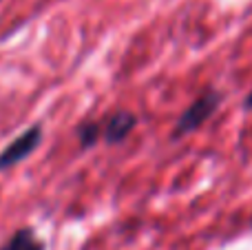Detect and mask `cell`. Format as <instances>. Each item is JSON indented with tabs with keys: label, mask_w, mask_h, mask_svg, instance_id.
<instances>
[{
	"label": "cell",
	"mask_w": 252,
	"mask_h": 250,
	"mask_svg": "<svg viewBox=\"0 0 252 250\" xmlns=\"http://www.w3.org/2000/svg\"><path fill=\"white\" fill-rule=\"evenodd\" d=\"M2 250H44V242L31 228H20L9 237Z\"/></svg>",
	"instance_id": "277c9868"
},
{
	"label": "cell",
	"mask_w": 252,
	"mask_h": 250,
	"mask_svg": "<svg viewBox=\"0 0 252 250\" xmlns=\"http://www.w3.org/2000/svg\"><path fill=\"white\" fill-rule=\"evenodd\" d=\"M135 124H137V118L130 111H118L102 124V137L109 144H120L133 133Z\"/></svg>",
	"instance_id": "3957f363"
},
{
	"label": "cell",
	"mask_w": 252,
	"mask_h": 250,
	"mask_svg": "<svg viewBox=\"0 0 252 250\" xmlns=\"http://www.w3.org/2000/svg\"><path fill=\"white\" fill-rule=\"evenodd\" d=\"M78 137H80L82 149H91V146L102 137V124H97V122H82L78 126Z\"/></svg>",
	"instance_id": "5b68a950"
},
{
	"label": "cell",
	"mask_w": 252,
	"mask_h": 250,
	"mask_svg": "<svg viewBox=\"0 0 252 250\" xmlns=\"http://www.w3.org/2000/svg\"><path fill=\"white\" fill-rule=\"evenodd\" d=\"M246 109H248V111H252V91H250V95L246 97Z\"/></svg>",
	"instance_id": "8992f818"
},
{
	"label": "cell",
	"mask_w": 252,
	"mask_h": 250,
	"mask_svg": "<svg viewBox=\"0 0 252 250\" xmlns=\"http://www.w3.org/2000/svg\"><path fill=\"white\" fill-rule=\"evenodd\" d=\"M40 142H42V126L33 124L25 133H20L16 140L9 142L7 149L0 153V171H7V168L20 164L22 159H27L40 146Z\"/></svg>",
	"instance_id": "7a4b0ae2"
},
{
	"label": "cell",
	"mask_w": 252,
	"mask_h": 250,
	"mask_svg": "<svg viewBox=\"0 0 252 250\" xmlns=\"http://www.w3.org/2000/svg\"><path fill=\"white\" fill-rule=\"evenodd\" d=\"M217 104H219V93H215V91L201 93V95L179 115L177 124H175V137L188 135V133H192L195 128H199L201 124L215 113Z\"/></svg>",
	"instance_id": "6da1fadb"
}]
</instances>
